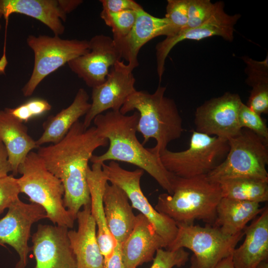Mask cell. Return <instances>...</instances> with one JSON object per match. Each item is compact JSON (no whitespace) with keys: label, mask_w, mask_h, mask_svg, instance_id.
<instances>
[{"label":"cell","mask_w":268,"mask_h":268,"mask_svg":"<svg viewBox=\"0 0 268 268\" xmlns=\"http://www.w3.org/2000/svg\"><path fill=\"white\" fill-rule=\"evenodd\" d=\"M108 144L95 126L85 128L78 121L59 142L38 148L46 168L62 182L64 205L75 220L81 207L90 204L88 162L97 148Z\"/></svg>","instance_id":"obj_1"},{"label":"cell","mask_w":268,"mask_h":268,"mask_svg":"<svg viewBox=\"0 0 268 268\" xmlns=\"http://www.w3.org/2000/svg\"><path fill=\"white\" fill-rule=\"evenodd\" d=\"M139 117L137 111L127 115L113 110L96 116L93 121L98 134L107 139L109 145L104 153L93 155L90 161L100 164L107 161H121L136 166L171 195L175 176L164 168L159 156L144 147L138 140L136 133Z\"/></svg>","instance_id":"obj_2"},{"label":"cell","mask_w":268,"mask_h":268,"mask_svg":"<svg viewBox=\"0 0 268 268\" xmlns=\"http://www.w3.org/2000/svg\"><path fill=\"white\" fill-rule=\"evenodd\" d=\"M165 86L159 85L155 91L136 90L126 100L120 110L126 115L136 110L139 115L137 132L143 137V145L151 138L156 145L150 150L159 156L168 144L179 138L183 133V120L174 100L165 96Z\"/></svg>","instance_id":"obj_3"},{"label":"cell","mask_w":268,"mask_h":268,"mask_svg":"<svg viewBox=\"0 0 268 268\" xmlns=\"http://www.w3.org/2000/svg\"><path fill=\"white\" fill-rule=\"evenodd\" d=\"M222 198L220 185L206 175L189 178L174 176L172 194H160L155 209L177 224H192L196 220L213 225L217 206Z\"/></svg>","instance_id":"obj_4"},{"label":"cell","mask_w":268,"mask_h":268,"mask_svg":"<svg viewBox=\"0 0 268 268\" xmlns=\"http://www.w3.org/2000/svg\"><path fill=\"white\" fill-rule=\"evenodd\" d=\"M20 193L29 197L31 203L41 206L47 217L54 224L73 227L75 219L64 205V188L62 182L46 167L37 152H30L18 168Z\"/></svg>","instance_id":"obj_5"},{"label":"cell","mask_w":268,"mask_h":268,"mask_svg":"<svg viewBox=\"0 0 268 268\" xmlns=\"http://www.w3.org/2000/svg\"><path fill=\"white\" fill-rule=\"evenodd\" d=\"M228 140L229 149L225 158L206 175L208 179L218 183L240 178L268 181V142L245 128Z\"/></svg>","instance_id":"obj_6"},{"label":"cell","mask_w":268,"mask_h":268,"mask_svg":"<svg viewBox=\"0 0 268 268\" xmlns=\"http://www.w3.org/2000/svg\"><path fill=\"white\" fill-rule=\"evenodd\" d=\"M178 231L173 242L166 249L187 248L193 252L190 268H215L224 259L232 255L244 231L236 235L224 234L216 226L177 224Z\"/></svg>","instance_id":"obj_7"},{"label":"cell","mask_w":268,"mask_h":268,"mask_svg":"<svg viewBox=\"0 0 268 268\" xmlns=\"http://www.w3.org/2000/svg\"><path fill=\"white\" fill-rule=\"evenodd\" d=\"M229 149L228 139L194 131L188 148L177 152L166 149L159 157L168 172L189 178L207 175L224 160Z\"/></svg>","instance_id":"obj_8"},{"label":"cell","mask_w":268,"mask_h":268,"mask_svg":"<svg viewBox=\"0 0 268 268\" xmlns=\"http://www.w3.org/2000/svg\"><path fill=\"white\" fill-rule=\"evenodd\" d=\"M26 41L34 52V63L31 75L22 88L26 97L31 96L49 74L89 51V41L63 39L59 36L30 35Z\"/></svg>","instance_id":"obj_9"},{"label":"cell","mask_w":268,"mask_h":268,"mask_svg":"<svg viewBox=\"0 0 268 268\" xmlns=\"http://www.w3.org/2000/svg\"><path fill=\"white\" fill-rule=\"evenodd\" d=\"M101 164L108 181L125 192L133 208L138 210L150 221L164 240L166 249L175 240L178 227L173 220L157 211L144 196L140 184L144 171L139 168L134 171L127 170L114 161H111L108 164Z\"/></svg>","instance_id":"obj_10"},{"label":"cell","mask_w":268,"mask_h":268,"mask_svg":"<svg viewBox=\"0 0 268 268\" xmlns=\"http://www.w3.org/2000/svg\"><path fill=\"white\" fill-rule=\"evenodd\" d=\"M243 102L239 94L225 92L199 106L195 113L196 131L229 139L241 130L239 113Z\"/></svg>","instance_id":"obj_11"},{"label":"cell","mask_w":268,"mask_h":268,"mask_svg":"<svg viewBox=\"0 0 268 268\" xmlns=\"http://www.w3.org/2000/svg\"><path fill=\"white\" fill-rule=\"evenodd\" d=\"M8 209L6 215L0 220V245H9L16 251L19 259L15 268H25L31 249L28 242L32 225L47 218L46 213L41 206L25 203L19 199Z\"/></svg>","instance_id":"obj_12"},{"label":"cell","mask_w":268,"mask_h":268,"mask_svg":"<svg viewBox=\"0 0 268 268\" xmlns=\"http://www.w3.org/2000/svg\"><path fill=\"white\" fill-rule=\"evenodd\" d=\"M135 79L133 70L123 61H118L110 69L105 81L92 88L90 108L83 124L90 127L97 115L108 110L120 111L127 98L134 92Z\"/></svg>","instance_id":"obj_13"},{"label":"cell","mask_w":268,"mask_h":268,"mask_svg":"<svg viewBox=\"0 0 268 268\" xmlns=\"http://www.w3.org/2000/svg\"><path fill=\"white\" fill-rule=\"evenodd\" d=\"M89 51L67 65L87 86L93 88L103 83L111 68L122 59L112 38L100 34L89 41Z\"/></svg>","instance_id":"obj_14"},{"label":"cell","mask_w":268,"mask_h":268,"mask_svg":"<svg viewBox=\"0 0 268 268\" xmlns=\"http://www.w3.org/2000/svg\"><path fill=\"white\" fill-rule=\"evenodd\" d=\"M216 9L212 15L201 25L181 31L173 37H166L155 47L157 72L160 82L164 70L167 57L172 48L185 40H200L214 36L225 40L233 39L234 26L241 17L240 14L230 15L225 12L223 1H217Z\"/></svg>","instance_id":"obj_15"},{"label":"cell","mask_w":268,"mask_h":268,"mask_svg":"<svg viewBox=\"0 0 268 268\" xmlns=\"http://www.w3.org/2000/svg\"><path fill=\"white\" fill-rule=\"evenodd\" d=\"M66 226L39 224L32 236L34 268H76Z\"/></svg>","instance_id":"obj_16"},{"label":"cell","mask_w":268,"mask_h":268,"mask_svg":"<svg viewBox=\"0 0 268 268\" xmlns=\"http://www.w3.org/2000/svg\"><path fill=\"white\" fill-rule=\"evenodd\" d=\"M163 239L150 221L142 214L136 215L133 230L121 244L125 268H136L153 260L157 250L166 249Z\"/></svg>","instance_id":"obj_17"},{"label":"cell","mask_w":268,"mask_h":268,"mask_svg":"<svg viewBox=\"0 0 268 268\" xmlns=\"http://www.w3.org/2000/svg\"><path fill=\"white\" fill-rule=\"evenodd\" d=\"M77 230H68V237L76 261V268H103L104 257L97 237L96 225L90 204L76 215Z\"/></svg>","instance_id":"obj_18"},{"label":"cell","mask_w":268,"mask_h":268,"mask_svg":"<svg viewBox=\"0 0 268 268\" xmlns=\"http://www.w3.org/2000/svg\"><path fill=\"white\" fill-rule=\"evenodd\" d=\"M169 26V22L165 17H155L143 8L137 11L135 23L130 32L121 41L114 42L122 59L127 62L128 66L133 71L139 65L138 55L140 49L156 37H168Z\"/></svg>","instance_id":"obj_19"},{"label":"cell","mask_w":268,"mask_h":268,"mask_svg":"<svg viewBox=\"0 0 268 268\" xmlns=\"http://www.w3.org/2000/svg\"><path fill=\"white\" fill-rule=\"evenodd\" d=\"M243 243L232 254L235 268H256L268 259V208L264 207L260 215L243 230Z\"/></svg>","instance_id":"obj_20"},{"label":"cell","mask_w":268,"mask_h":268,"mask_svg":"<svg viewBox=\"0 0 268 268\" xmlns=\"http://www.w3.org/2000/svg\"><path fill=\"white\" fill-rule=\"evenodd\" d=\"M0 11L6 21L11 14L20 13L40 21L56 36L65 31L63 22L66 21L67 14L59 0H0Z\"/></svg>","instance_id":"obj_21"},{"label":"cell","mask_w":268,"mask_h":268,"mask_svg":"<svg viewBox=\"0 0 268 268\" xmlns=\"http://www.w3.org/2000/svg\"><path fill=\"white\" fill-rule=\"evenodd\" d=\"M103 204L108 229L116 241L122 244L133 230L136 217L128 197L119 187L107 182Z\"/></svg>","instance_id":"obj_22"},{"label":"cell","mask_w":268,"mask_h":268,"mask_svg":"<svg viewBox=\"0 0 268 268\" xmlns=\"http://www.w3.org/2000/svg\"><path fill=\"white\" fill-rule=\"evenodd\" d=\"M87 180L90 196L91 214L97 227L98 242L105 259L112 254L117 242L110 233L105 219L103 195L105 185L108 181L101 164L93 163L91 168L88 167Z\"/></svg>","instance_id":"obj_23"},{"label":"cell","mask_w":268,"mask_h":268,"mask_svg":"<svg viewBox=\"0 0 268 268\" xmlns=\"http://www.w3.org/2000/svg\"><path fill=\"white\" fill-rule=\"evenodd\" d=\"M27 130L23 123L5 109L0 110V139L7 150L14 176L18 174V168L28 154L39 147Z\"/></svg>","instance_id":"obj_24"},{"label":"cell","mask_w":268,"mask_h":268,"mask_svg":"<svg viewBox=\"0 0 268 268\" xmlns=\"http://www.w3.org/2000/svg\"><path fill=\"white\" fill-rule=\"evenodd\" d=\"M89 97L84 88L79 89L69 106L45 121L43 124L44 132L36 140V144L40 147L45 143H56L61 141L73 124L89 111L91 106Z\"/></svg>","instance_id":"obj_25"},{"label":"cell","mask_w":268,"mask_h":268,"mask_svg":"<svg viewBox=\"0 0 268 268\" xmlns=\"http://www.w3.org/2000/svg\"><path fill=\"white\" fill-rule=\"evenodd\" d=\"M264 209L260 203L222 198L217 206L212 225L224 234L233 236L243 231L247 224Z\"/></svg>","instance_id":"obj_26"},{"label":"cell","mask_w":268,"mask_h":268,"mask_svg":"<svg viewBox=\"0 0 268 268\" xmlns=\"http://www.w3.org/2000/svg\"><path fill=\"white\" fill-rule=\"evenodd\" d=\"M219 184L222 198L260 203L268 201V181L240 178L223 181Z\"/></svg>","instance_id":"obj_27"},{"label":"cell","mask_w":268,"mask_h":268,"mask_svg":"<svg viewBox=\"0 0 268 268\" xmlns=\"http://www.w3.org/2000/svg\"><path fill=\"white\" fill-rule=\"evenodd\" d=\"M137 12L133 10L117 12L101 11L100 17L105 24L112 29L115 43L124 39L130 32L135 23Z\"/></svg>","instance_id":"obj_28"},{"label":"cell","mask_w":268,"mask_h":268,"mask_svg":"<svg viewBox=\"0 0 268 268\" xmlns=\"http://www.w3.org/2000/svg\"><path fill=\"white\" fill-rule=\"evenodd\" d=\"M189 0H168L166 17L170 23L169 36L173 37L186 26L188 21Z\"/></svg>","instance_id":"obj_29"},{"label":"cell","mask_w":268,"mask_h":268,"mask_svg":"<svg viewBox=\"0 0 268 268\" xmlns=\"http://www.w3.org/2000/svg\"><path fill=\"white\" fill-rule=\"evenodd\" d=\"M51 105L46 100L35 98L13 108L5 110L22 123L40 117L51 109Z\"/></svg>","instance_id":"obj_30"},{"label":"cell","mask_w":268,"mask_h":268,"mask_svg":"<svg viewBox=\"0 0 268 268\" xmlns=\"http://www.w3.org/2000/svg\"><path fill=\"white\" fill-rule=\"evenodd\" d=\"M217 4V2L213 3L210 0H189L188 21L184 29L194 28L204 23L214 13Z\"/></svg>","instance_id":"obj_31"},{"label":"cell","mask_w":268,"mask_h":268,"mask_svg":"<svg viewBox=\"0 0 268 268\" xmlns=\"http://www.w3.org/2000/svg\"><path fill=\"white\" fill-rule=\"evenodd\" d=\"M239 124L241 129L249 130L268 142V128L261 116L242 103L239 113Z\"/></svg>","instance_id":"obj_32"},{"label":"cell","mask_w":268,"mask_h":268,"mask_svg":"<svg viewBox=\"0 0 268 268\" xmlns=\"http://www.w3.org/2000/svg\"><path fill=\"white\" fill-rule=\"evenodd\" d=\"M189 259V253L184 248L175 250L160 248L156 251L150 268L181 267L186 265Z\"/></svg>","instance_id":"obj_33"},{"label":"cell","mask_w":268,"mask_h":268,"mask_svg":"<svg viewBox=\"0 0 268 268\" xmlns=\"http://www.w3.org/2000/svg\"><path fill=\"white\" fill-rule=\"evenodd\" d=\"M247 65L248 75L246 83L251 87L260 84L268 83V55L263 61H257L248 57L242 58Z\"/></svg>","instance_id":"obj_34"},{"label":"cell","mask_w":268,"mask_h":268,"mask_svg":"<svg viewBox=\"0 0 268 268\" xmlns=\"http://www.w3.org/2000/svg\"><path fill=\"white\" fill-rule=\"evenodd\" d=\"M20 193L17 178L13 175L0 178V214L19 199Z\"/></svg>","instance_id":"obj_35"},{"label":"cell","mask_w":268,"mask_h":268,"mask_svg":"<svg viewBox=\"0 0 268 268\" xmlns=\"http://www.w3.org/2000/svg\"><path fill=\"white\" fill-rule=\"evenodd\" d=\"M247 106L261 115L268 113V83L260 84L252 87Z\"/></svg>","instance_id":"obj_36"},{"label":"cell","mask_w":268,"mask_h":268,"mask_svg":"<svg viewBox=\"0 0 268 268\" xmlns=\"http://www.w3.org/2000/svg\"><path fill=\"white\" fill-rule=\"evenodd\" d=\"M101 11L108 12H117L124 10L138 11L143 7L133 0H101Z\"/></svg>","instance_id":"obj_37"},{"label":"cell","mask_w":268,"mask_h":268,"mask_svg":"<svg viewBox=\"0 0 268 268\" xmlns=\"http://www.w3.org/2000/svg\"><path fill=\"white\" fill-rule=\"evenodd\" d=\"M103 268H125L121 252V243L117 242L108 258L104 259Z\"/></svg>","instance_id":"obj_38"},{"label":"cell","mask_w":268,"mask_h":268,"mask_svg":"<svg viewBox=\"0 0 268 268\" xmlns=\"http://www.w3.org/2000/svg\"><path fill=\"white\" fill-rule=\"evenodd\" d=\"M12 172V167L8 160L7 150L0 139V178L8 175Z\"/></svg>","instance_id":"obj_39"},{"label":"cell","mask_w":268,"mask_h":268,"mask_svg":"<svg viewBox=\"0 0 268 268\" xmlns=\"http://www.w3.org/2000/svg\"><path fill=\"white\" fill-rule=\"evenodd\" d=\"M60 4L65 11L67 14L75 9L82 2V0H59Z\"/></svg>","instance_id":"obj_40"},{"label":"cell","mask_w":268,"mask_h":268,"mask_svg":"<svg viewBox=\"0 0 268 268\" xmlns=\"http://www.w3.org/2000/svg\"><path fill=\"white\" fill-rule=\"evenodd\" d=\"M215 268H235L232 263V255L222 260Z\"/></svg>","instance_id":"obj_41"},{"label":"cell","mask_w":268,"mask_h":268,"mask_svg":"<svg viewBox=\"0 0 268 268\" xmlns=\"http://www.w3.org/2000/svg\"><path fill=\"white\" fill-rule=\"evenodd\" d=\"M256 268H268V259L260 262Z\"/></svg>","instance_id":"obj_42"},{"label":"cell","mask_w":268,"mask_h":268,"mask_svg":"<svg viewBox=\"0 0 268 268\" xmlns=\"http://www.w3.org/2000/svg\"><path fill=\"white\" fill-rule=\"evenodd\" d=\"M1 17H2V15L0 11V19L1 18ZM1 24H0V29H1Z\"/></svg>","instance_id":"obj_43"},{"label":"cell","mask_w":268,"mask_h":268,"mask_svg":"<svg viewBox=\"0 0 268 268\" xmlns=\"http://www.w3.org/2000/svg\"><path fill=\"white\" fill-rule=\"evenodd\" d=\"M4 73V71H2L0 69V74H3Z\"/></svg>","instance_id":"obj_44"}]
</instances>
